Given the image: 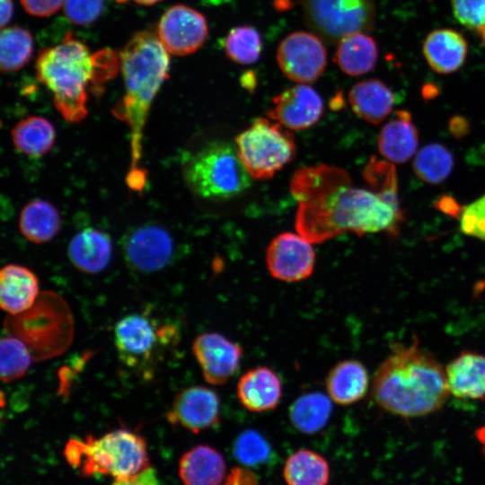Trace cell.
<instances>
[{"label": "cell", "instance_id": "obj_2", "mask_svg": "<svg viewBox=\"0 0 485 485\" xmlns=\"http://www.w3.org/2000/svg\"><path fill=\"white\" fill-rule=\"evenodd\" d=\"M124 94L112 110L130 131V166L128 186L141 191L146 171L141 165L144 128L152 102L167 79L170 54L158 36L150 31L135 33L119 54Z\"/></svg>", "mask_w": 485, "mask_h": 485}, {"label": "cell", "instance_id": "obj_45", "mask_svg": "<svg viewBox=\"0 0 485 485\" xmlns=\"http://www.w3.org/2000/svg\"><path fill=\"white\" fill-rule=\"evenodd\" d=\"M133 2L141 5H153L162 0H132Z\"/></svg>", "mask_w": 485, "mask_h": 485}, {"label": "cell", "instance_id": "obj_26", "mask_svg": "<svg viewBox=\"0 0 485 485\" xmlns=\"http://www.w3.org/2000/svg\"><path fill=\"white\" fill-rule=\"evenodd\" d=\"M338 43L334 61L345 74L362 75L375 67L378 48L375 40L366 33L348 34Z\"/></svg>", "mask_w": 485, "mask_h": 485}, {"label": "cell", "instance_id": "obj_43", "mask_svg": "<svg viewBox=\"0 0 485 485\" xmlns=\"http://www.w3.org/2000/svg\"><path fill=\"white\" fill-rule=\"evenodd\" d=\"M475 436L477 440L481 443L483 447V452L485 454V426H482L476 429Z\"/></svg>", "mask_w": 485, "mask_h": 485}, {"label": "cell", "instance_id": "obj_6", "mask_svg": "<svg viewBox=\"0 0 485 485\" xmlns=\"http://www.w3.org/2000/svg\"><path fill=\"white\" fill-rule=\"evenodd\" d=\"M183 177L189 189L204 198H231L251 186L237 150L224 141L209 143L187 159Z\"/></svg>", "mask_w": 485, "mask_h": 485}, {"label": "cell", "instance_id": "obj_9", "mask_svg": "<svg viewBox=\"0 0 485 485\" xmlns=\"http://www.w3.org/2000/svg\"><path fill=\"white\" fill-rule=\"evenodd\" d=\"M172 329L158 328L147 316L132 313L121 318L114 329L115 347L120 360L134 370L146 371L154 362L158 349L171 338Z\"/></svg>", "mask_w": 485, "mask_h": 485}, {"label": "cell", "instance_id": "obj_20", "mask_svg": "<svg viewBox=\"0 0 485 485\" xmlns=\"http://www.w3.org/2000/svg\"><path fill=\"white\" fill-rule=\"evenodd\" d=\"M467 53L465 39L451 29L431 31L423 43V54L428 64L439 74L457 71L463 65Z\"/></svg>", "mask_w": 485, "mask_h": 485}, {"label": "cell", "instance_id": "obj_41", "mask_svg": "<svg viewBox=\"0 0 485 485\" xmlns=\"http://www.w3.org/2000/svg\"><path fill=\"white\" fill-rule=\"evenodd\" d=\"M224 485H257L256 477L248 470L234 468Z\"/></svg>", "mask_w": 485, "mask_h": 485}, {"label": "cell", "instance_id": "obj_5", "mask_svg": "<svg viewBox=\"0 0 485 485\" xmlns=\"http://www.w3.org/2000/svg\"><path fill=\"white\" fill-rule=\"evenodd\" d=\"M64 454L67 463L85 476L102 475L120 480L149 466L145 439L126 428L114 429L98 437L71 438Z\"/></svg>", "mask_w": 485, "mask_h": 485}, {"label": "cell", "instance_id": "obj_31", "mask_svg": "<svg viewBox=\"0 0 485 485\" xmlns=\"http://www.w3.org/2000/svg\"><path fill=\"white\" fill-rule=\"evenodd\" d=\"M33 51L31 34L24 28L13 26L1 29L0 67L4 73L16 72L30 60Z\"/></svg>", "mask_w": 485, "mask_h": 485}, {"label": "cell", "instance_id": "obj_4", "mask_svg": "<svg viewBox=\"0 0 485 485\" xmlns=\"http://www.w3.org/2000/svg\"><path fill=\"white\" fill-rule=\"evenodd\" d=\"M119 59L110 49L92 53L89 48L66 34L57 45L42 49L36 60V76L52 93L54 104L69 123L88 114V89L113 77Z\"/></svg>", "mask_w": 485, "mask_h": 485}, {"label": "cell", "instance_id": "obj_12", "mask_svg": "<svg viewBox=\"0 0 485 485\" xmlns=\"http://www.w3.org/2000/svg\"><path fill=\"white\" fill-rule=\"evenodd\" d=\"M157 36L170 55L187 56L204 44L208 36V25L198 11L175 4L160 18Z\"/></svg>", "mask_w": 485, "mask_h": 485}, {"label": "cell", "instance_id": "obj_10", "mask_svg": "<svg viewBox=\"0 0 485 485\" xmlns=\"http://www.w3.org/2000/svg\"><path fill=\"white\" fill-rule=\"evenodd\" d=\"M128 265L140 273H154L169 265L174 254L171 234L156 224H145L128 231L122 239Z\"/></svg>", "mask_w": 485, "mask_h": 485}, {"label": "cell", "instance_id": "obj_44", "mask_svg": "<svg viewBox=\"0 0 485 485\" xmlns=\"http://www.w3.org/2000/svg\"><path fill=\"white\" fill-rule=\"evenodd\" d=\"M242 81H243V84H245L246 82H249V85L248 87L251 89V87H254L255 85V77L253 76L252 74H245L243 75L242 76Z\"/></svg>", "mask_w": 485, "mask_h": 485}, {"label": "cell", "instance_id": "obj_30", "mask_svg": "<svg viewBox=\"0 0 485 485\" xmlns=\"http://www.w3.org/2000/svg\"><path fill=\"white\" fill-rule=\"evenodd\" d=\"M332 401L321 392H310L300 396L290 407V420L296 429L313 434L327 424L331 414Z\"/></svg>", "mask_w": 485, "mask_h": 485}, {"label": "cell", "instance_id": "obj_14", "mask_svg": "<svg viewBox=\"0 0 485 485\" xmlns=\"http://www.w3.org/2000/svg\"><path fill=\"white\" fill-rule=\"evenodd\" d=\"M192 351L203 377L213 385L225 384L235 375L243 354L241 345L216 332L198 335Z\"/></svg>", "mask_w": 485, "mask_h": 485}, {"label": "cell", "instance_id": "obj_13", "mask_svg": "<svg viewBox=\"0 0 485 485\" xmlns=\"http://www.w3.org/2000/svg\"><path fill=\"white\" fill-rule=\"evenodd\" d=\"M266 264L274 278L287 283L299 282L313 272L315 253L311 242L301 235L282 233L269 242Z\"/></svg>", "mask_w": 485, "mask_h": 485}, {"label": "cell", "instance_id": "obj_40", "mask_svg": "<svg viewBox=\"0 0 485 485\" xmlns=\"http://www.w3.org/2000/svg\"><path fill=\"white\" fill-rule=\"evenodd\" d=\"M111 485H163L154 469L147 467L141 472L120 480H115Z\"/></svg>", "mask_w": 485, "mask_h": 485}, {"label": "cell", "instance_id": "obj_16", "mask_svg": "<svg viewBox=\"0 0 485 485\" xmlns=\"http://www.w3.org/2000/svg\"><path fill=\"white\" fill-rule=\"evenodd\" d=\"M268 116L292 130L305 129L314 125L324 110L319 93L311 86L301 84L281 92L273 98Z\"/></svg>", "mask_w": 485, "mask_h": 485}, {"label": "cell", "instance_id": "obj_23", "mask_svg": "<svg viewBox=\"0 0 485 485\" xmlns=\"http://www.w3.org/2000/svg\"><path fill=\"white\" fill-rule=\"evenodd\" d=\"M445 370L451 393L459 398L485 400L484 355L463 352Z\"/></svg>", "mask_w": 485, "mask_h": 485}, {"label": "cell", "instance_id": "obj_3", "mask_svg": "<svg viewBox=\"0 0 485 485\" xmlns=\"http://www.w3.org/2000/svg\"><path fill=\"white\" fill-rule=\"evenodd\" d=\"M442 366L418 342L396 345L376 370L372 394L384 410L401 417H419L440 409L450 395Z\"/></svg>", "mask_w": 485, "mask_h": 485}, {"label": "cell", "instance_id": "obj_7", "mask_svg": "<svg viewBox=\"0 0 485 485\" xmlns=\"http://www.w3.org/2000/svg\"><path fill=\"white\" fill-rule=\"evenodd\" d=\"M286 128L275 120L258 118L236 137L239 157L252 178L269 180L294 159L295 142Z\"/></svg>", "mask_w": 485, "mask_h": 485}, {"label": "cell", "instance_id": "obj_11", "mask_svg": "<svg viewBox=\"0 0 485 485\" xmlns=\"http://www.w3.org/2000/svg\"><path fill=\"white\" fill-rule=\"evenodd\" d=\"M277 61L290 80L307 84L318 79L327 63V52L322 39L307 31L287 35L277 49Z\"/></svg>", "mask_w": 485, "mask_h": 485}, {"label": "cell", "instance_id": "obj_15", "mask_svg": "<svg viewBox=\"0 0 485 485\" xmlns=\"http://www.w3.org/2000/svg\"><path fill=\"white\" fill-rule=\"evenodd\" d=\"M220 417L217 393L205 386L194 385L181 390L166 413L168 421L195 434L216 426Z\"/></svg>", "mask_w": 485, "mask_h": 485}, {"label": "cell", "instance_id": "obj_21", "mask_svg": "<svg viewBox=\"0 0 485 485\" xmlns=\"http://www.w3.org/2000/svg\"><path fill=\"white\" fill-rule=\"evenodd\" d=\"M225 470L223 455L207 445L190 448L179 462V475L184 485H221Z\"/></svg>", "mask_w": 485, "mask_h": 485}, {"label": "cell", "instance_id": "obj_18", "mask_svg": "<svg viewBox=\"0 0 485 485\" xmlns=\"http://www.w3.org/2000/svg\"><path fill=\"white\" fill-rule=\"evenodd\" d=\"M112 242L108 234L93 227L76 233L67 246V256L75 268L86 274L101 272L109 265Z\"/></svg>", "mask_w": 485, "mask_h": 485}, {"label": "cell", "instance_id": "obj_27", "mask_svg": "<svg viewBox=\"0 0 485 485\" xmlns=\"http://www.w3.org/2000/svg\"><path fill=\"white\" fill-rule=\"evenodd\" d=\"M60 216L57 208L44 199H32L22 209L19 228L22 234L33 243L51 241L60 228Z\"/></svg>", "mask_w": 485, "mask_h": 485}, {"label": "cell", "instance_id": "obj_29", "mask_svg": "<svg viewBox=\"0 0 485 485\" xmlns=\"http://www.w3.org/2000/svg\"><path fill=\"white\" fill-rule=\"evenodd\" d=\"M283 476L287 485H327L330 467L323 456L310 449H300L286 461Z\"/></svg>", "mask_w": 485, "mask_h": 485}, {"label": "cell", "instance_id": "obj_33", "mask_svg": "<svg viewBox=\"0 0 485 485\" xmlns=\"http://www.w3.org/2000/svg\"><path fill=\"white\" fill-rule=\"evenodd\" d=\"M261 48L259 31L249 25L231 29L224 40V50L227 57L241 65L255 63L260 56Z\"/></svg>", "mask_w": 485, "mask_h": 485}, {"label": "cell", "instance_id": "obj_39", "mask_svg": "<svg viewBox=\"0 0 485 485\" xmlns=\"http://www.w3.org/2000/svg\"><path fill=\"white\" fill-rule=\"evenodd\" d=\"M23 9L36 17H48L64 6L65 0H20Z\"/></svg>", "mask_w": 485, "mask_h": 485}, {"label": "cell", "instance_id": "obj_8", "mask_svg": "<svg viewBox=\"0 0 485 485\" xmlns=\"http://www.w3.org/2000/svg\"><path fill=\"white\" fill-rule=\"evenodd\" d=\"M302 6L307 27L330 44L374 27V0H302Z\"/></svg>", "mask_w": 485, "mask_h": 485}, {"label": "cell", "instance_id": "obj_35", "mask_svg": "<svg viewBox=\"0 0 485 485\" xmlns=\"http://www.w3.org/2000/svg\"><path fill=\"white\" fill-rule=\"evenodd\" d=\"M234 454L242 464L257 466L265 463L270 458L271 448L260 433L247 430L236 438L234 445Z\"/></svg>", "mask_w": 485, "mask_h": 485}, {"label": "cell", "instance_id": "obj_1", "mask_svg": "<svg viewBox=\"0 0 485 485\" xmlns=\"http://www.w3.org/2000/svg\"><path fill=\"white\" fill-rule=\"evenodd\" d=\"M290 190L298 202L295 228L311 243L323 242L345 232L396 234L402 222L397 198L354 187L348 173L336 166L299 169Z\"/></svg>", "mask_w": 485, "mask_h": 485}, {"label": "cell", "instance_id": "obj_17", "mask_svg": "<svg viewBox=\"0 0 485 485\" xmlns=\"http://www.w3.org/2000/svg\"><path fill=\"white\" fill-rule=\"evenodd\" d=\"M236 394L243 408L251 412L274 410L283 394L282 381L268 366H256L242 375L236 385Z\"/></svg>", "mask_w": 485, "mask_h": 485}, {"label": "cell", "instance_id": "obj_22", "mask_svg": "<svg viewBox=\"0 0 485 485\" xmlns=\"http://www.w3.org/2000/svg\"><path fill=\"white\" fill-rule=\"evenodd\" d=\"M325 384L332 402L343 406L350 405L366 395L369 385L368 373L365 366L357 360H342L331 369Z\"/></svg>", "mask_w": 485, "mask_h": 485}, {"label": "cell", "instance_id": "obj_37", "mask_svg": "<svg viewBox=\"0 0 485 485\" xmlns=\"http://www.w3.org/2000/svg\"><path fill=\"white\" fill-rule=\"evenodd\" d=\"M460 227L465 234L485 242V195L463 207Z\"/></svg>", "mask_w": 485, "mask_h": 485}, {"label": "cell", "instance_id": "obj_25", "mask_svg": "<svg viewBox=\"0 0 485 485\" xmlns=\"http://www.w3.org/2000/svg\"><path fill=\"white\" fill-rule=\"evenodd\" d=\"M419 144L416 127L406 110H397L396 119L385 124L378 137L381 154L393 163H404L415 154Z\"/></svg>", "mask_w": 485, "mask_h": 485}, {"label": "cell", "instance_id": "obj_46", "mask_svg": "<svg viewBox=\"0 0 485 485\" xmlns=\"http://www.w3.org/2000/svg\"><path fill=\"white\" fill-rule=\"evenodd\" d=\"M481 36V39H482V41L484 42L485 44V25L484 27L481 29V31L479 32Z\"/></svg>", "mask_w": 485, "mask_h": 485}, {"label": "cell", "instance_id": "obj_34", "mask_svg": "<svg viewBox=\"0 0 485 485\" xmlns=\"http://www.w3.org/2000/svg\"><path fill=\"white\" fill-rule=\"evenodd\" d=\"M31 355L27 345L13 337H3L0 342V375L4 383L22 377L30 368Z\"/></svg>", "mask_w": 485, "mask_h": 485}, {"label": "cell", "instance_id": "obj_42", "mask_svg": "<svg viewBox=\"0 0 485 485\" xmlns=\"http://www.w3.org/2000/svg\"><path fill=\"white\" fill-rule=\"evenodd\" d=\"M1 4V29L5 28L12 19L13 13V0H0Z\"/></svg>", "mask_w": 485, "mask_h": 485}, {"label": "cell", "instance_id": "obj_38", "mask_svg": "<svg viewBox=\"0 0 485 485\" xmlns=\"http://www.w3.org/2000/svg\"><path fill=\"white\" fill-rule=\"evenodd\" d=\"M64 13L66 18L77 25L95 22L103 8V0H65Z\"/></svg>", "mask_w": 485, "mask_h": 485}, {"label": "cell", "instance_id": "obj_36", "mask_svg": "<svg viewBox=\"0 0 485 485\" xmlns=\"http://www.w3.org/2000/svg\"><path fill=\"white\" fill-rule=\"evenodd\" d=\"M454 18L465 28L480 32L485 25V0H451Z\"/></svg>", "mask_w": 485, "mask_h": 485}, {"label": "cell", "instance_id": "obj_28", "mask_svg": "<svg viewBox=\"0 0 485 485\" xmlns=\"http://www.w3.org/2000/svg\"><path fill=\"white\" fill-rule=\"evenodd\" d=\"M11 137L18 151L31 157H40L52 149L56 131L47 119L30 116L14 125L11 130Z\"/></svg>", "mask_w": 485, "mask_h": 485}, {"label": "cell", "instance_id": "obj_24", "mask_svg": "<svg viewBox=\"0 0 485 485\" xmlns=\"http://www.w3.org/2000/svg\"><path fill=\"white\" fill-rule=\"evenodd\" d=\"M396 97L391 89L378 79L357 83L348 93L352 110L362 119L378 124L392 110Z\"/></svg>", "mask_w": 485, "mask_h": 485}, {"label": "cell", "instance_id": "obj_19", "mask_svg": "<svg viewBox=\"0 0 485 485\" xmlns=\"http://www.w3.org/2000/svg\"><path fill=\"white\" fill-rule=\"evenodd\" d=\"M39 279L30 269L8 264L0 271V305L12 315L32 307L39 295Z\"/></svg>", "mask_w": 485, "mask_h": 485}, {"label": "cell", "instance_id": "obj_32", "mask_svg": "<svg viewBox=\"0 0 485 485\" xmlns=\"http://www.w3.org/2000/svg\"><path fill=\"white\" fill-rule=\"evenodd\" d=\"M454 167L451 152L440 144H429L422 147L413 161L416 175L430 184L445 181Z\"/></svg>", "mask_w": 485, "mask_h": 485}]
</instances>
